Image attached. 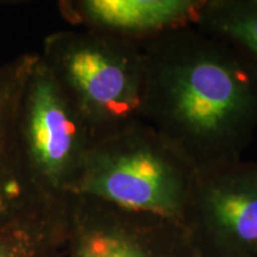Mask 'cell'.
I'll use <instances>...</instances> for the list:
<instances>
[{"mask_svg": "<svg viewBox=\"0 0 257 257\" xmlns=\"http://www.w3.org/2000/svg\"><path fill=\"white\" fill-rule=\"evenodd\" d=\"M198 170L146 121L94 143L72 194L181 223Z\"/></svg>", "mask_w": 257, "mask_h": 257, "instance_id": "obj_3", "label": "cell"}, {"mask_svg": "<svg viewBox=\"0 0 257 257\" xmlns=\"http://www.w3.org/2000/svg\"><path fill=\"white\" fill-rule=\"evenodd\" d=\"M68 197H48L0 226V257H66Z\"/></svg>", "mask_w": 257, "mask_h": 257, "instance_id": "obj_9", "label": "cell"}, {"mask_svg": "<svg viewBox=\"0 0 257 257\" xmlns=\"http://www.w3.org/2000/svg\"><path fill=\"white\" fill-rule=\"evenodd\" d=\"M87 127L93 142L142 119V48L89 30L48 35L38 54Z\"/></svg>", "mask_w": 257, "mask_h": 257, "instance_id": "obj_2", "label": "cell"}, {"mask_svg": "<svg viewBox=\"0 0 257 257\" xmlns=\"http://www.w3.org/2000/svg\"><path fill=\"white\" fill-rule=\"evenodd\" d=\"M142 119L197 170L242 159L257 128V69L191 25L141 46Z\"/></svg>", "mask_w": 257, "mask_h": 257, "instance_id": "obj_1", "label": "cell"}, {"mask_svg": "<svg viewBox=\"0 0 257 257\" xmlns=\"http://www.w3.org/2000/svg\"><path fill=\"white\" fill-rule=\"evenodd\" d=\"M66 257L200 256L180 223L69 194Z\"/></svg>", "mask_w": 257, "mask_h": 257, "instance_id": "obj_6", "label": "cell"}, {"mask_svg": "<svg viewBox=\"0 0 257 257\" xmlns=\"http://www.w3.org/2000/svg\"><path fill=\"white\" fill-rule=\"evenodd\" d=\"M205 0H61L62 17L83 30L142 46L195 25Z\"/></svg>", "mask_w": 257, "mask_h": 257, "instance_id": "obj_7", "label": "cell"}, {"mask_svg": "<svg viewBox=\"0 0 257 257\" xmlns=\"http://www.w3.org/2000/svg\"><path fill=\"white\" fill-rule=\"evenodd\" d=\"M195 27L224 42L257 69V0H205Z\"/></svg>", "mask_w": 257, "mask_h": 257, "instance_id": "obj_10", "label": "cell"}, {"mask_svg": "<svg viewBox=\"0 0 257 257\" xmlns=\"http://www.w3.org/2000/svg\"><path fill=\"white\" fill-rule=\"evenodd\" d=\"M36 56L25 53L0 66V226L50 197L32 185L18 137L22 95Z\"/></svg>", "mask_w": 257, "mask_h": 257, "instance_id": "obj_8", "label": "cell"}, {"mask_svg": "<svg viewBox=\"0 0 257 257\" xmlns=\"http://www.w3.org/2000/svg\"><path fill=\"white\" fill-rule=\"evenodd\" d=\"M18 137L34 187L50 197L72 194L94 142L38 54L22 95Z\"/></svg>", "mask_w": 257, "mask_h": 257, "instance_id": "obj_4", "label": "cell"}, {"mask_svg": "<svg viewBox=\"0 0 257 257\" xmlns=\"http://www.w3.org/2000/svg\"><path fill=\"white\" fill-rule=\"evenodd\" d=\"M180 224L200 257H257V161L198 170Z\"/></svg>", "mask_w": 257, "mask_h": 257, "instance_id": "obj_5", "label": "cell"}]
</instances>
